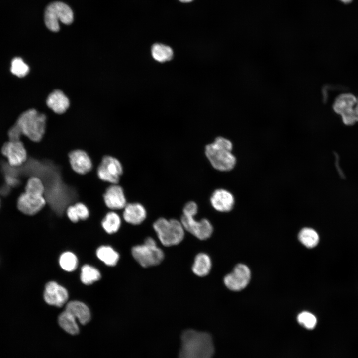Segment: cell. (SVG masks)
Here are the masks:
<instances>
[{
	"label": "cell",
	"instance_id": "cell-1",
	"mask_svg": "<svg viewBox=\"0 0 358 358\" xmlns=\"http://www.w3.org/2000/svg\"><path fill=\"white\" fill-rule=\"evenodd\" d=\"M215 349L211 335L193 329L184 331L178 358H212Z\"/></svg>",
	"mask_w": 358,
	"mask_h": 358
},
{
	"label": "cell",
	"instance_id": "cell-2",
	"mask_svg": "<svg viewBox=\"0 0 358 358\" xmlns=\"http://www.w3.org/2000/svg\"><path fill=\"white\" fill-rule=\"evenodd\" d=\"M231 141L223 137H218L205 147V154L211 166L221 172L231 171L236 163V159L232 151Z\"/></svg>",
	"mask_w": 358,
	"mask_h": 358
},
{
	"label": "cell",
	"instance_id": "cell-3",
	"mask_svg": "<svg viewBox=\"0 0 358 358\" xmlns=\"http://www.w3.org/2000/svg\"><path fill=\"white\" fill-rule=\"evenodd\" d=\"M24 135L30 140L40 141L45 134L46 117L35 109H29L22 113L14 124Z\"/></svg>",
	"mask_w": 358,
	"mask_h": 358
},
{
	"label": "cell",
	"instance_id": "cell-4",
	"mask_svg": "<svg viewBox=\"0 0 358 358\" xmlns=\"http://www.w3.org/2000/svg\"><path fill=\"white\" fill-rule=\"evenodd\" d=\"M197 212L198 206L195 202L186 203L183 208L180 222L185 230L200 240H206L211 236L213 228L206 218L197 220L195 216Z\"/></svg>",
	"mask_w": 358,
	"mask_h": 358
},
{
	"label": "cell",
	"instance_id": "cell-5",
	"mask_svg": "<svg viewBox=\"0 0 358 358\" xmlns=\"http://www.w3.org/2000/svg\"><path fill=\"white\" fill-rule=\"evenodd\" d=\"M153 228L162 245L172 246L179 244L184 236V229L175 219L160 218L154 223Z\"/></svg>",
	"mask_w": 358,
	"mask_h": 358
},
{
	"label": "cell",
	"instance_id": "cell-6",
	"mask_svg": "<svg viewBox=\"0 0 358 358\" xmlns=\"http://www.w3.org/2000/svg\"><path fill=\"white\" fill-rule=\"evenodd\" d=\"M131 253L134 259L143 267L157 265L164 257L163 251L151 237H147L144 244L134 246Z\"/></svg>",
	"mask_w": 358,
	"mask_h": 358
},
{
	"label": "cell",
	"instance_id": "cell-7",
	"mask_svg": "<svg viewBox=\"0 0 358 358\" xmlns=\"http://www.w3.org/2000/svg\"><path fill=\"white\" fill-rule=\"evenodd\" d=\"M73 13L66 4L59 1L50 3L46 8L44 20L47 27L51 31L59 30V21L70 24L73 21Z\"/></svg>",
	"mask_w": 358,
	"mask_h": 358
},
{
	"label": "cell",
	"instance_id": "cell-8",
	"mask_svg": "<svg viewBox=\"0 0 358 358\" xmlns=\"http://www.w3.org/2000/svg\"><path fill=\"white\" fill-rule=\"evenodd\" d=\"M123 174V167L118 159L111 155H104L96 168L98 179L111 184H118Z\"/></svg>",
	"mask_w": 358,
	"mask_h": 358
},
{
	"label": "cell",
	"instance_id": "cell-9",
	"mask_svg": "<svg viewBox=\"0 0 358 358\" xmlns=\"http://www.w3.org/2000/svg\"><path fill=\"white\" fill-rule=\"evenodd\" d=\"M356 102L357 98L351 93L341 94L335 99L333 109L341 115L343 122L346 125H353L356 122L355 115Z\"/></svg>",
	"mask_w": 358,
	"mask_h": 358
},
{
	"label": "cell",
	"instance_id": "cell-10",
	"mask_svg": "<svg viewBox=\"0 0 358 358\" xmlns=\"http://www.w3.org/2000/svg\"><path fill=\"white\" fill-rule=\"evenodd\" d=\"M251 278L249 268L245 265L239 264L234 268L233 271L224 278L225 286L230 290L240 291L247 286Z\"/></svg>",
	"mask_w": 358,
	"mask_h": 358
},
{
	"label": "cell",
	"instance_id": "cell-11",
	"mask_svg": "<svg viewBox=\"0 0 358 358\" xmlns=\"http://www.w3.org/2000/svg\"><path fill=\"white\" fill-rule=\"evenodd\" d=\"M68 157L71 168L77 174H87L90 172L93 168L90 156L84 150H73L69 152Z\"/></svg>",
	"mask_w": 358,
	"mask_h": 358
},
{
	"label": "cell",
	"instance_id": "cell-12",
	"mask_svg": "<svg viewBox=\"0 0 358 358\" xmlns=\"http://www.w3.org/2000/svg\"><path fill=\"white\" fill-rule=\"evenodd\" d=\"M1 152L7 159L10 165L14 167L21 165L27 158V151L20 140H9L5 143L2 147Z\"/></svg>",
	"mask_w": 358,
	"mask_h": 358
},
{
	"label": "cell",
	"instance_id": "cell-13",
	"mask_svg": "<svg viewBox=\"0 0 358 358\" xmlns=\"http://www.w3.org/2000/svg\"><path fill=\"white\" fill-rule=\"evenodd\" d=\"M46 204L44 195L24 192L18 198L17 206L20 211L27 215H34L41 211Z\"/></svg>",
	"mask_w": 358,
	"mask_h": 358
},
{
	"label": "cell",
	"instance_id": "cell-14",
	"mask_svg": "<svg viewBox=\"0 0 358 358\" xmlns=\"http://www.w3.org/2000/svg\"><path fill=\"white\" fill-rule=\"evenodd\" d=\"M103 199L106 207L113 211L123 209L127 204L124 189L118 184L107 186Z\"/></svg>",
	"mask_w": 358,
	"mask_h": 358
},
{
	"label": "cell",
	"instance_id": "cell-15",
	"mask_svg": "<svg viewBox=\"0 0 358 358\" xmlns=\"http://www.w3.org/2000/svg\"><path fill=\"white\" fill-rule=\"evenodd\" d=\"M44 299L48 304L60 307L67 302L68 292L65 288L51 281L45 285Z\"/></svg>",
	"mask_w": 358,
	"mask_h": 358
},
{
	"label": "cell",
	"instance_id": "cell-16",
	"mask_svg": "<svg viewBox=\"0 0 358 358\" xmlns=\"http://www.w3.org/2000/svg\"><path fill=\"white\" fill-rule=\"evenodd\" d=\"M212 207L217 211L228 212L234 207L235 198L233 195L228 190L219 188L212 193L210 199Z\"/></svg>",
	"mask_w": 358,
	"mask_h": 358
},
{
	"label": "cell",
	"instance_id": "cell-17",
	"mask_svg": "<svg viewBox=\"0 0 358 358\" xmlns=\"http://www.w3.org/2000/svg\"><path fill=\"white\" fill-rule=\"evenodd\" d=\"M147 212L141 204L137 202L127 203L123 208V217L128 223L136 225L142 223L146 219Z\"/></svg>",
	"mask_w": 358,
	"mask_h": 358
},
{
	"label": "cell",
	"instance_id": "cell-18",
	"mask_svg": "<svg viewBox=\"0 0 358 358\" xmlns=\"http://www.w3.org/2000/svg\"><path fill=\"white\" fill-rule=\"evenodd\" d=\"M65 310L73 315L82 325H86L91 319V313L89 307L83 302L74 300L69 302Z\"/></svg>",
	"mask_w": 358,
	"mask_h": 358
},
{
	"label": "cell",
	"instance_id": "cell-19",
	"mask_svg": "<svg viewBox=\"0 0 358 358\" xmlns=\"http://www.w3.org/2000/svg\"><path fill=\"white\" fill-rule=\"evenodd\" d=\"M46 104L54 112L62 114L68 108L70 102L62 91L55 90L48 96Z\"/></svg>",
	"mask_w": 358,
	"mask_h": 358
},
{
	"label": "cell",
	"instance_id": "cell-20",
	"mask_svg": "<svg viewBox=\"0 0 358 358\" xmlns=\"http://www.w3.org/2000/svg\"><path fill=\"white\" fill-rule=\"evenodd\" d=\"M66 211L68 218L73 223H77L79 220H86L90 214L88 207L81 202L69 205Z\"/></svg>",
	"mask_w": 358,
	"mask_h": 358
},
{
	"label": "cell",
	"instance_id": "cell-21",
	"mask_svg": "<svg viewBox=\"0 0 358 358\" xmlns=\"http://www.w3.org/2000/svg\"><path fill=\"white\" fill-rule=\"evenodd\" d=\"M211 260L210 257L205 253L198 254L192 267L193 272L200 277H203L209 273L211 268Z\"/></svg>",
	"mask_w": 358,
	"mask_h": 358
},
{
	"label": "cell",
	"instance_id": "cell-22",
	"mask_svg": "<svg viewBox=\"0 0 358 358\" xmlns=\"http://www.w3.org/2000/svg\"><path fill=\"white\" fill-rule=\"evenodd\" d=\"M58 322L60 327L70 335H76L80 332L76 319L66 310L60 314L58 318Z\"/></svg>",
	"mask_w": 358,
	"mask_h": 358
},
{
	"label": "cell",
	"instance_id": "cell-23",
	"mask_svg": "<svg viewBox=\"0 0 358 358\" xmlns=\"http://www.w3.org/2000/svg\"><path fill=\"white\" fill-rule=\"evenodd\" d=\"M151 53L153 58L160 63L170 61L174 56L172 48L162 43L154 44L152 46Z\"/></svg>",
	"mask_w": 358,
	"mask_h": 358
},
{
	"label": "cell",
	"instance_id": "cell-24",
	"mask_svg": "<svg viewBox=\"0 0 358 358\" xmlns=\"http://www.w3.org/2000/svg\"><path fill=\"white\" fill-rule=\"evenodd\" d=\"M121 223L119 215L113 211L108 212L101 221L103 229L109 234L117 232L120 227Z\"/></svg>",
	"mask_w": 358,
	"mask_h": 358
},
{
	"label": "cell",
	"instance_id": "cell-25",
	"mask_svg": "<svg viewBox=\"0 0 358 358\" xmlns=\"http://www.w3.org/2000/svg\"><path fill=\"white\" fill-rule=\"evenodd\" d=\"M98 258L109 266L116 265L119 258V254L112 247L108 246H102L96 250Z\"/></svg>",
	"mask_w": 358,
	"mask_h": 358
},
{
	"label": "cell",
	"instance_id": "cell-26",
	"mask_svg": "<svg viewBox=\"0 0 358 358\" xmlns=\"http://www.w3.org/2000/svg\"><path fill=\"white\" fill-rule=\"evenodd\" d=\"M298 239L305 247L312 248L318 244L319 237L315 230L311 228L305 227L302 229L299 232Z\"/></svg>",
	"mask_w": 358,
	"mask_h": 358
},
{
	"label": "cell",
	"instance_id": "cell-27",
	"mask_svg": "<svg viewBox=\"0 0 358 358\" xmlns=\"http://www.w3.org/2000/svg\"><path fill=\"white\" fill-rule=\"evenodd\" d=\"M101 274L95 268L85 265L81 268V280L85 285H90L100 279Z\"/></svg>",
	"mask_w": 358,
	"mask_h": 358
},
{
	"label": "cell",
	"instance_id": "cell-28",
	"mask_svg": "<svg viewBox=\"0 0 358 358\" xmlns=\"http://www.w3.org/2000/svg\"><path fill=\"white\" fill-rule=\"evenodd\" d=\"M76 256L71 252L62 253L59 258V264L63 269L68 272L75 270L78 266Z\"/></svg>",
	"mask_w": 358,
	"mask_h": 358
},
{
	"label": "cell",
	"instance_id": "cell-29",
	"mask_svg": "<svg viewBox=\"0 0 358 358\" xmlns=\"http://www.w3.org/2000/svg\"><path fill=\"white\" fill-rule=\"evenodd\" d=\"M45 186L41 179L36 176L30 177L27 180L25 187V192L38 195H44Z\"/></svg>",
	"mask_w": 358,
	"mask_h": 358
},
{
	"label": "cell",
	"instance_id": "cell-30",
	"mask_svg": "<svg viewBox=\"0 0 358 358\" xmlns=\"http://www.w3.org/2000/svg\"><path fill=\"white\" fill-rule=\"evenodd\" d=\"M29 71L28 65L20 57L14 58L11 62V72L19 78L26 76Z\"/></svg>",
	"mask_w": 358,
	"mask_h": 358
},
{
	"label": "cell",
	"instance_id": "cell-31",
	"mask_svg": "<svg viewBox=\"0 0 358 358\" xmlns=\"http://www.w3.org/2000/svg\"><path fill=\"white\" fill-rule=\"evenodd\" d=\"M298 323L305 328L311 330L315 328L317 323V319L314 315L307 311H303L297 316Z\"/></svg>",
	"mask_w": 358,
	"mask_h": 358
},
{
	"label": "cell",
	"instance_id": "cell-32",
	"mask_svg": "<svg viewBox=\"0 0 358 358\" xmlns=\"http://www.w3.org/2000/svg\"><path fill=\"white\" fill-rule=\"evenodd\" d=\"M8 135L10 141H18L22 135L18 128L14 124L8 130Z\"/></svg>",
	"mask_w": 358,
	"mask_h": 358
},
{
	"label": "cell",
	"instance_id": "cell-33",
	"mask_svg": "<svg viewBox=\"0 0 358 358\" xmlns=\"http://www.w3.org/2000/svg\"><path fill=\"white\" fill-rule=\"evenodd\" d=\"M355 115L356 122H358V98H357V102L355 107Z\"/></svg>",
	"mask_w": 358,
	"mask_h": 358
},
{
	"label": "cell",
	"instance_id": "cell-34",
	"mask_svg": "<svg viewBox=\"0 0 358 358\" xmlns=\"http://www.w3.org/2000/svg\"><path fill=\"white\" fill-rule=\"evenodd\" d=\"M179 0L182 2L186 3V2H190L192 1H193V0Z\"/></svg>",
	"mask_w": 358,
	"mask_h": 358
},
{
	"label": "cell",
	"instance_id": "cell-35",
	"mask_svg": "<svg viewBox=\"0 0 358 358\" xmlns=\"http://www.w3.org/2000/svg\"><path fill=\"white\" fill-rule=\"evenodd\" d=\"M344 3H347L350 2L352 0H340Z\"/></svg>",
	"mask_w": 358,
	"mask_h": 358
},
{
	"label": "cell",
	"instance_id": "cell-36",
	"mask_svg": "<svg viewBox=\"0 0 358 358\" xmlns=\"http://www.w3.org/2000/svg\"></svg>",
	"mask_w": 358,
	"mask_h": 358
}]
</instances>
